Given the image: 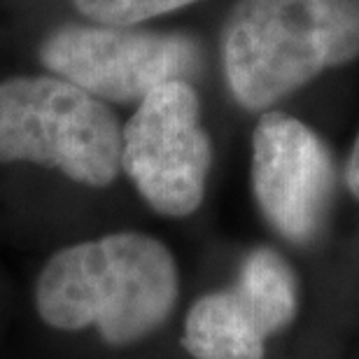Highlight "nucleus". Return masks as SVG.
<instances>
[{
    "mask_svg": "<svg viewBox=\"0 0 359 359\" xmlns=\"http://www.w3.org/2000/svg\"><path fill=\"white\" fill-rule=\"evenodd\" d=\"M0 163H38L84 187L121 170V126L107 103L56 75L0 82Z\"/></svg>",
    "mask_w": 359,
    "mask_h": 359,
    "instance_id": "obj_3",
    "label": "nucleus"
},
{
    "mask_svg": "<svg viewBox=\"0 0 359 359\" xmlns=\"http://www.w3.org/2000/svg\"><path fill=\"white\" fill-rule=\"evenodd\" d=\"M170 250L140 231H117L54 252L35 283V311L59 332L96 329L107 346L152 336L177 304Z\"/></svg>",
    "mask_w": 359,
    "mask_h": 359,
    "instance_id": "obj_1",
    "label": "nucleus"
},
{
    "mask_svg": "<svg viewBox=\"0 0 359 359\" xmlns=\"http://www.w3.org/2000/svg\"><path fill=\"white\" fill-rule=\"evenodd\" d=\"M77 12L103 26H133L196 0H73Z\"/></svg>",
    "mask_w": 359,
    "mask_h": 359,
    "instance_id": "obj_8",
    "label": "nucleus"
},
{
    "mask_svg": "<svg viewBox=\"0 0 359 359\" xmlns=\"http://www.w3.org/2000/svg\"><path fill=\"white\" fill-rule=\"evenodd\" d=\"M252 191L262 215L297 245L320 233L334 194L327 145L304 121L266 112L252 133Z\"/></svg>",
    "mask_w": 359,
    "mask_h": 359,
    "instance_id": "obj_6",
    "label": "nucleus"
},
{
    "mask_svg": "<svg viewBox=\"0 0 359 359\" xmlns=\"http://www.w3.org/2000/svg\"><path fill=\"white\" fill-rule=\"evenodd\" d=\"M38 54L49 73L103 103H140L152 89L198 68V47L189 35L131 26H61Z\"/></svg>",
    "mask_w": 359,
    "mask_h": 359,
    "instance_id": "obj_5",
    "label": "nucleus"
},
{
    "mask_svg": "<svg viewBox=\"0 0 359 359\" xmlns=\"http://www.w3.org/2000/svg\"><path fill=\"white\" fill-rule=\"evenodd\" d=\"M359 56V0H238L222 35L233 98L266 110Z\"/></svg>",
    "mask_w": 359,
    "mask_h": 359,
    "instance_id": "obj_2",
    "label": "nucleus"
},
{
    "mask_svg": "<svg viewBox=\"0 0 359 359\" xmlns=\"http://www.w3.org/2000/svg\"><path fill=\"white\" fill-rule=\"evenodd\" d=\"M346 182H348V189L353 191V196L359 198V133L353 145V152H350L348 166H346Z\"/></svg>",
    "mask_w": 359,
    "mask_h": 359,
    "instance_id": "obj_9",
    "label": "nucleus"
},
{
    "mask_svg": "<svg viewBox=\"0 0 359 359\" xmlns=\"http://www.w3.org/2000/svg\"><path fill=\"white\" fill-rule=\"evenodd\" d=\"M212 145L201 103L187 80L156 87L121 128V170L142 201L166 217H187L203 203Z\"/></svg>",
    "mask_w": 359,
    "mask_h": 359,
    "instance_id": "obj_4",
    "label": "nucleus"
},
{
    "mask_svg": "<svg viewBox=\"0 0 359 359\" xmlns=\"http://www.w3.org/2000/svg\"><path fill=\"white\" fill-rule=\"evenodd\" d=\"M290 327L245 285L210 292L189 308L182 346L194 359H264L269 336Z\"/></svg>",
    "mask_w": 359,
    "mask_h": 359,
    "instance_id": "obj_7",
    "label": "nucleus"
}]
</instances>
